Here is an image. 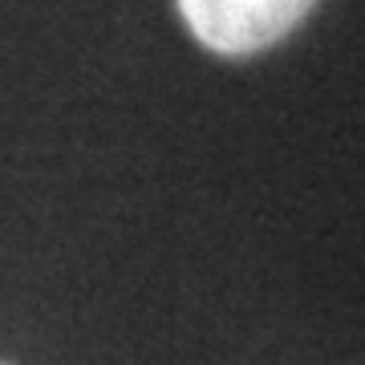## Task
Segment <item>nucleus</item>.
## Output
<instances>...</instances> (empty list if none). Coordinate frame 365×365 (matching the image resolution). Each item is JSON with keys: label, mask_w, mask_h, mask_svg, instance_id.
I'll return each instance as SVG.
<instances>
[{"label": "nucleus", "mask_w": 365, "mask_h": 365, "mask_svg": "<svg viewBox=\"0 0 365 365\" xmlns=\"http://www.w3.org/2000/svg\"><path fill=\"white\" fill-rule=\"evenodd\" d=\"M313 9L317 0H179L191 37L223 57L272 49Z\"/></svg>", "instance_id": "nucleus-1"}]
</instances>
